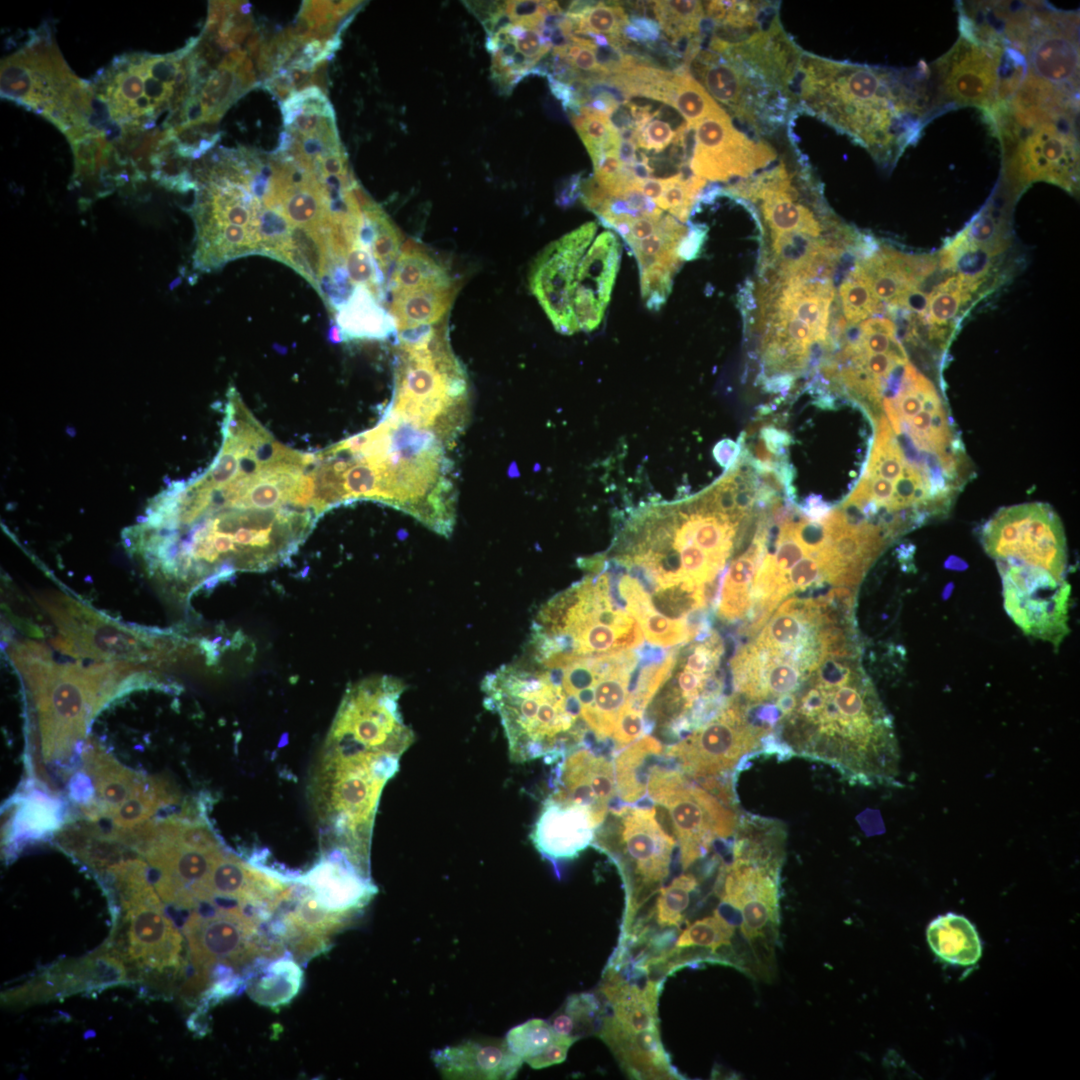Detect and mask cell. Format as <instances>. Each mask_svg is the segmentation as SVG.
Here are the masks:
<instances>
[{
    "instance_id": "obj_25",
    "label": "cell",
    "mask_w": 1080,
    "mask_h": 1080,
    "mask_svg": "<svg viewBox=\"0 0 1080 1080\" xmlns=\"http://www.w3.org/2000/svg\"><path fill=\"white\" fill-rule=\"evenodd\" d=\"M129 921L130 957L159 972L181 968L182 936L147 880L136 878L120 886Z\"/></svg>"
},
{
    "instance_id": "obj_37",
    "label": "cell",
    "mask_w": 1080,
    "mask_h": 1080,
    "mask_svg": "<svg viewBox=\"0 0 1080 1080\" xmlns=\"http://www.w3.org/2000/svg\"><path fill=\"white\" fill-rule=\"evenodd\" d=\"M766 537V518L760 516L752 544L732 561L720 584L716 605L721 618L735 621L750 611L751 586L765 553Z\"/></svg>"
},
{
    "instance_id": "obj_50",
    "label": "cell",
    "mask_w": 1080,
    "mask_h": 1080,
    "mask_svg": "<svg viewBox=\"0 0 1080 1080\" xmlns=\"http://www.w3.org/2000/svg\"><path fill=\"white\" fill-rule=\"evenodd\" d=\"M839 291L844 315L851 324L864 321L883 308L857 265L841 283Z\"/></svg>"
},
{
    "instance_id": "obj_22",
    "label": "cell",
    "mask_w": 1080,
    "mask_h": 1080,
    "mask_svg": "<svg viewBox=\"0 0 1080 1080\" xmlns=\"http://www.w3.org/2000/svg\"><path fill=\"white\" fill-rule=\"evenodd\" d=\"M777 156L767 141L740 131L724 111L694 127L689 168L693 175L709 181L746 179L768 167Z\"/></svg>"
},
{
    "instance_id": "obj_10",
    "label": "cell",
    "mask_w": 1080,
    "mask_h": 1080,
    "mask_svg": "<svg viewBox=\"0 0 1080 1080\" xmlns=\"http://www.w3.org/2000/svg\"><path fill=\"white\" fill-rule=\"evenodd\" d=\"M960 36L951 49L928 65L937 115L975 107L988 118L1004 106L1027 74L1024 57L987 26L959 16Z\"/></svg>"
},
{
    "instance_id": "obj_34",
    "label": "cell",
    "mask_w": 1080,
    "mask_h": 1080,
    "mask_svg": "<svg viewBox=\"0 0 1080 1080\" xmlns=\"http://www.w3.org/2000/svg\"><path fill=\"white\" fill-rule=\"evenodd\" d=\"M450 276L417 287L390 292V315L396 330L433 327L445 317L457 292Z\"/></svg>"
},
{
    "instance_id": "obj_38",
    "label": "cell",
    "mask_w": 1080,
    "mask_h": 1080,
    "mask_svg": "<svg viewBox=\"0 0 1080 1080\" xmlns=\"http://www.w3.org/2000/svg\"><path fill=\"white\" fill-rule=\"evenodd\" d=\"M281 112L284 126L292 134L339 140L333 107L318 87L293 93L281 102Z\"/></svg>"
},
{
    "instance_id": "obj_2",
    "label": "cell",
    "mask_w": 1080,
    "mask_h": 1080,
    "mask_svg": "<svg viewBox=\"0 0 1080 1080\" xmlns=\"http://www.w3.org/2000/svg\"><path fill=\"white\" fill-rule=\"evenodd\" d=\"M451 447L387 408L376 427L317 453L315 480L332 507L372 499L450 536L456 519Z\"/></svg>"
},
{
    "instance_id": "obj_16",
    "label": "cell",
    "mask_w": 1080,
    "mask_h": 1080,
    "mask_svg": "<svg viewBox=\"0 0 1080 1080\" xmlns=\"http://www.w3.org/2000/svg\"><path fill=\"white\" fill-rule=\"evenodd\" d=\"M37 601L58 627L52 644L64 654L136 665L164 661L171 653L162 638L120 625L63 593H44Z\"/></svg>"
},
{
    "instance_id": "obj_19",
    "label": "cell",
    "mask_w": 1080,
    "mask_h": 1080,
    "mask_svg": "<svg viewBox=\"0 0 1080 1080\" xmlns=\"http://www.w3.org/2000/svg\"><path fill=\"white\" fill-rule=\"evenodd\" d=\"M689 72L723 109L758 134L774 131L794 106L785 95L708 48L700 49Z\"/></svg>"
},
{
    "instance_id": "obj_9",
    "label": "cell",
    "mask_w": 1080,
    "mask_h": 1080,
    "mask_svg": "<svg viewBox=\"0 0 1080 1080\" xmlns=\"http://www.w3.org/2000/svg\"><path fill=\"white\" fill-rule=\"evenodd\" d=\"M10 655L36 699L47 757L82 737L118 681L135 669L129 663L58 664L47 648L34 642L18 645Z\"/></svg>"
},
{
    "instance_id": "obj_18",
    "label": "cell",
    "mask_w": 1080,
    "mask_h": 1080,
    "mask_svg": "<svg viewBox=\"0 0 1080 1080\" xmlns=\"http://www.w3.org/2000/svg\"><path fill=\"white\" fill-rule=\"evenodd\" d=\"M745 705L734 696L709 720L665 752L693 779L716 778L736 768L763 745L770 728L749 720Z\"/></svg>"
},
{
    "instance_id": "obj_23",
    "label": "cell",
    "mask_w": 1080,
    "mask_h": 1080,
    "mask_svg": "<svg viewBox=\"0 0 1080 1080\" xmlns=\"http://www.w3.org/2000/svg\"><path fill=\"white\" fill-rule=\"evenodd\" d=\"M707 48L797 105L794 90L804 51L785 31L778 9L757 29L733 42L711 36Z\"/></svg>"
},
{
    "instance_id": "obj_55",
    "label": "cell",
    "mask_w": 1080,
    "mask_h": 1080,
    "mask_svg": "<svg viewBox=\"0 0 1080 1080\" xmlns=\"http://www.w3.org/2000/svg\"><path fill=\"white\" fill-rule=\"evenodd\" d=\"M158 793L149 791L143 785L132 797L110 810L115 824L122 828H131L148 819L160 803Z\"/></svg>"
},
{
    "instance_id": "obj_39",
    "label": "cell",
    "mask_w": 1080,
    "mask_h": 1080,
    "mask_svg": "<svg viewBox=\"0 0 1080 1080\" xmlns=\"http://www.w3.org/2000/svg\"><path fill=\"white\" fill-rule=\"evenodd\" d=\"M927 940L933 952L949 964L969 966L981 956L978 933L961 915L948 913L934 919L928 926Z\"/></svg>"
},
{
    "instance_id": "obj_41",
    "label": "cell",
    "mask_w": 1080,
    "mask_h": 1080,
    "mask_svg": "<svg viewBox=\"0 0 1080 1080\" xmlns=\"http://www.w3.org/2000/svg\"><path fill=\"white\" fill-rule=\"evenodd\" d=\"M663 753L662 743L645 734L615 757L616 788L624 802L635 803L645 796L650 771Z\"/></svg>"
},
{
    "instance_id": "obj_51",
    "label": "cell",
    "mask_w": 1080,
    "mask_h": 1080,
    "mask_svg": "<svg viewBox=\"0 0 1080 1080\" xmlns=\"http://www.w3.org/2000/svg\"><path fill=\"white\" fill-rule=\"evenodd\" d=\"M698 881L692 874H681L661 888L656 901V921L661 927L680 926Z\"/></svg>"
},
{
    "instance_id": "obj_12",
    "label": "cell",
    "mask_w": 1080,
    "mask_h": 1080,
    "mask_svg": "<svg viewBox=\"0 0 1080 1080\" xmlns=\"http://www.w3.org/2000/svg\"><path fill=\"white\" fill-rule=\"evenodd\" d=\"M1077 120V114L1001 110L986 121L1001 144L1003 183L1014 195L1036 181L1078 189Z\"/></svg>"
},
{
    "instance_id": "obj_20",
    "label": "cell",
    "mask_w": 1080,
    "mask_h": 1080,
    "mask_svg": "<svg viewBox=\"0 0 1080 1080\" xmlns=\"http://www.w3.org/2000/svg\"><path fill=\"white\" fill-rule=\"evenodd\" d=\"M618 824V849L621 850L627 891L626 919L641 904L643 897L660 891L668 876L676 840L664 831L657 820L655 807L623 806L611 809Z\"/></svg>"
},
{
    "instance_id": "obj_61",
    "label": "cell",
    "mask_w": 1080,
    "mask_h": 1080,
    "mask_svg": "<svg viewBox=\"0 0 1080 1080\" xmlns=\"http://www.w3.org/2000/svg\"><path fill=\"white\" fill-rule=\"evenodd\" d=\"M741 453V442L731 439L719 441L713 448V456L716 462L726 471L735 465Z\"/></svg>"
},
{
    "instance_id": "obj_27",
    "label": "cell",
    "mask_w": 1080,
    "mask_h": 1080,
    "mask_svg": "<svg viewBox=\"0 0 1080 1080\" xmlns=\"http://www.w3.org/2000/svg\"><path fill=\"white\" fill-rule=\"evenodd\" d=\"M550 787V797L585 807L599 826L617 792L611 761L583 748L563 756L553 771Z\"/></svg>"
},
{
    "instance_id": "obj_47",
    "label": "cell",
    "mask_w": 1080,
    "mask_h": 1080,
    "mask_svg": "<svg viewBox=\"0 0 1080 1080\" xmlns=\"http://www.w3.org/2000/svg\"><path fill=\"white\" fill-rule=\"evenodd\" d=\"M573 23V33H594L607 36L610 42L623 48L628 41L623 30L629 18L620 4L596 2L579 14H565ZM571 36V35H570Z\"/></svg>"
},
{
    "instance_id": "obj_52",
    "label": "cell",
    "mask_w": 1080,
    "mask_h": 1080,
    "mask_svg": "<svg viewBox=\"0 0 1080 1080\" xmlns=\"http://www.w3.org/2000/svg\"><path fill=\"white\" fill-rule=\"evenodd\" d=\"M735 926L726 921L716 911L713 916L695 921L682 931L676 940V949L688 947L710 948L712 951L728 946L734 935Z\"/></svg>"
},
{
    "instance_id": "obj_5",
    "label": "cell",
    "mask_w": 1080,
    "mask_h": 1080,
    "mask_svg": "<svg viewBox=\"0 0 1080 1080\" xmlns=\"http://www.w3.org/2000/svg\"><path fill=\"white\" fill-rule=\"evenodd\" d=\"M779 721L776 751L827 763L853 784L898 785L893 721L862 669L836 685L811 679Z\"/></svg>"
},
{
    "instance_id": "obj_56",
    "label": "cell",
    "mask_w": 1080,
    "mask_h": 1080,
    "mask_svg": "<svg viewBox=\"0 0 1080 1080\" xmlns=\"http://www.w3.org/2000/svg\"><path fill=\"white\" fill-rule=\"evenodd\" d=\"M825 580L824 565L819 552H810L799 560L787 573L785 585L788 594L805 590Z\"/></svg>"
},
{
    "instance_id": "obj_57",
    "label": "cell",
    "mask_w": 1080,
    "mask_h": 1080,
    "mask_svg": "<svg viewBox=\"0 0 1080 1080\" xmlns=\"http://www.w3.org/2000/svg\"><path fill=\"white\" fill-rule=\"evenodd\" d=\"M644 713L625 705L617 720L612 738L619 751L634 742L645 732Z\"/></svg>"
},
{
    "instance_id": "obj_6",
    "label": "cell",
    "mask_w": 1080,
    "mask_h": 1080,
    "mask_svg": "<svg viewBox=\"0 0 1080 1080\" xmlns=\"http://www.w3.org/2000/svg\"><path fill=\"white\" fill-rule=\"evenodd\" d=\"M484 705L499 716L513 762L554 761L583 737L560 686L523 653L485 676Z\"/></svg>"
},
{
    "instance_id": "obj_30",
    "label": "cell",
    "mask_w": 1080,
    "mask_h": 1080,
    "mask_svg": "<svg viewBox=\"0 0 1080 1080\" xmlns=\"http://www.w3.org/2000/svg\"><path fill=\"white\" fill-rule=\"evenodd\" d=\"M599 825L583 806L548 796L536 818L530 839L543 858L557 867L577 858L595 839Z\"/></svg>"
},
{
    "instance_id": "obj_8",
    "label": "cell",
    "mask_w": 1080,
    "mask_h": 1080,
    "mask_svg": "<svg viewBox=\"0 0 1080 1080\" xmlns=\"http://www.w3.org/2000/svg\"><path fill=\"white\" fill-rule=\"evenodd\" d=\"M643 632L616 600L602 566L539 609L526 646L566 656H598L638 648Z\"/></svg>"
},
{
    "instance_id": "obj_29",
    "label": "cell",
    "mask_w": 1080,
    "mask_h": 1080,
    "mask_svg": "<svg viewBox=\"0 0 1080 1080\" xmlns=\"http://www.w3.org/2000/svg\"><path fill=\"white\" fill-rule=\"evenodd\" d=\"M778 892V874L744 866L728 875L720 898L740 913L741 931L748 941H771L778 925Z\"/></svg>"
},
{
    "instance_id": "obj_48",
    "label": "cell",
    "mask_w": 1080,
    "mask_h": 1080,
    "mask_svg": "<svg viewBox=\"0 0 1080 1080\" xmlns=\"http://www.w3.org/2000/svg\"><path fill=\"white\" fill-rule=\"evenodd\" d=\"M599 1013L597 998L590 993H579L569 996L549 1023L555 1035L579 1039L592 1029Z\"/></svg>"
},
{
    "instance_id": "obj_28",
    "label": "cell",
    "mask_w": 1080,
    "mask_h": 1080,
    "mask_svg": "<svg viewBox=\"0 0 1080 1080\" xmlns=\"http://www.w3.org/2000/svg\"><path fill=\"white\" fill-rule=\"evenodd\" d=\"M620 260V245L611 231H603L578 262L572 291V312L579 331L590 332L601 323L610 300Z\"/></svg>"
},
{
    "instance_id": "obj_21",
    "label": "cell",
    "mask_w": 1080,
    "mask_h": 1080,
    "mask_svg": "<svg viewBox=\"0 0 1080 1080\" xmlns=\"http://www.w3.org/2000/svg\"><path fill=\"white\" fill-rule=\"evenodd\" d=\"M1004 607L1027 635L1058 648L1068 634L1070 585L1041 569L997 563Z\"/></svg>"
},
{
    "instance_id": "obj_14",
    "label": "cell",
    "mask_w": 1080,
    "mask_h": 1080,
    "mask_svg": "<svg viewBox=\"0 0 1080 1080\" xmlns=\"http://www.w3.org/2000/svg\"><path fill=\"white\" fill-rule=\"evenodd\" d=\"M263 922L238 905L219 906L206 914L193 912L183 927L195 970L185 991L197 993L205 988L214 967L225 966L233 972L260 960L281 957L285 946L278 937L267 935Z\"/></svg>"
},
{
    "instance_id": "obj_35",
    "label": "cell",
    "mask_w": 1080,
    "mask_h": 1080,
    "mask_svg": "<svg viewBox=\"0 0 1080 1080\" xmlns=\"http://www.w3.org/2000/svg\"><path fill=\"white\" fill-rule=\"evenodd\" d=\"M663 980L648 981L643 988L611 972L601 987L612 1015L605 1021L627 1033L658 1028L657 1001Z\"/></svg>"
},
{
    "instance_id": "obj_4",
    "label": "cell",
    "mask_w": 1080,
    "mask_h": 1080,
    "mask_svg": "<svg viewBox=\"0 0 1080 1080\" xmlns=\"http://www.w3.org/2000/svg\"><path fill=\"white\" fill-rule=\"evenodd\" d=\"M198 37L166 53L116 56L89 81L91 113L77 140H98L125 167L143 169L184 123Z\"/></svg>"
},
{
    "instance_id": "obj_60",
    "label": "cell",
    "mask_w": 1080,
    "mask_h": 1080,
    "mask_svg": "<svg viewBox=\"0 0 1080 1080\" xmlns=\"http://www.w3.org/2000/svg\"><path fill=\"white\" fill-rule=\"evenodd\" d=\"M627 41L650 46L660 38V27L656 20L644 15H632L623 30Z\"/></svg>"
},
{
    "instance_id": "obj_59",
    "label": "cell",
    "mask_w": 1080,
    "mask_h": 1080,
    "mask_svg": "<svg viewBox=\"0 0 1080 1080\" xmlns=\"http://www.w3.org/2000/svg\"><path fill=\"white\" fill-rule=\"evenodd\" d=\"M578 1039L555 1035L553 1040L537 1055L526 1063L533 1069L547 1068L565 1061L569 1048Z\"/></svg>"
},
{
    "instance_id": "obj_49",
    "label": "cell",
    "mask_w": 1080,
    "mask_h": 1080,
    "mask_svg": "<svg viewBox=\"0 0 1080 1080\" xmlns=\"http://www.w3.org/2000/svg\"><path fill=\"white\" fill-rule=\"evenodd\" d=\"M93 773L98 794L103 802L109 804L110 810L132 797L143 786L131 771L114 761H108L107 757H98Z\"/></svg>"
},
{
    "instance_id": "obj_26",
    "label": "cell",
    "mask_w": 1080,
    "mask_h": 1080,
    "mask_svg": "<svg viewBox=\"0 0 1080 1080\" xmlns=\"http://www.w3.org/2000/svg\"><path fill=\"white\" fill-rule=\"evenodd\" d=\"M592 680L575 700L579 718L599 740L612 737L632 691L641 656L636 651L592 656Z\"/></svg>"
},
{
    "instance_id": "obj_54",
    "label": "cell",
    "mask_w": 1080,
    "mask_h": 1080,
    "mask_svg": "<svg viewBox=\"0 0 1080 1080\" xmlns=\"http://www.w3.org/2000/svg\"><path fill=\"white\" fill-rule=\"evenodd\" d=\"M376 233L371 245L372 255L387 278L391 274L401 250L399 230L379 207L375 214Z\"/></svg>"
},
{
    "instance_id": "obj_42",
    "label": "cell",
    "mask_w": 1080,
    "mask_h": 1080,
    "mask_svg": "<svg viewBox=\"0 0 1080 1080\" xmlns=\"http://www.w3.org/2000/svg\"><path fill=\"white\" fill-rule=\"evenodd\" d=\"M302 970L294 958L274 959L248 985V993L259 1004L278 1007L287 1004L299 992Z\"/></svg>"
},
{
    "instance_id": "obj_15",
    "label": "cell",
    "mask_w": 1080,
    "mask_h": 1080,
    "mask_svg": "<svg viewBox=\"0 0 1080 1080\" xmlns=\"http://www.w3.org/2000/svg\"><path fill=\"white\" fill-rule=\"evenodd\" d=\"M647 790L649 798L669 813L683 870L704 857L715 841L736 831L738 819L729 790H710L679 769L657 764L650 771Z\"/></svg>"
},
{
    "instance_id": "obj_40",
    "label": "cell",
    "mask_w": 1080,
    "mask_h": 1080,
    "mask_svg": "<svg viewBox=\"0 0 1080 1080\" xmlns=\"http://www.w3.org/2000/svg\"><path fill=\"white\" fill-rule=\"evenodd\" d=\"M337 312L336 320L343 339H385L397 331L390 312L363 287L355 288Z\"/></svg>"
},
{
    "instance_id": "obj_45",
    "label": "cell",
    "mask_w": 1080,
    "mask_h": 1080,
    "mask_svg": "<svg viewBox=\"0 0 1080 1080\" xmlns=\"http://www.w3.org/2000/svg\"><path fill=\"white\" fill-rule=\"evenodd\" d=\"M571 122L596 167L605 153L619 150L621 137L610 117L588 106H582Z\"/></svg>"
},
{
    "instance_id": "obj_46",
    "label": "cell",
    "mask_w": 1080,
    "mask_h": 1080,
    "mask_svg": "<svg viewBox=\"0 0 1080 1080\" xmlns=\"http://www.w3.org/2000/svg\"><path fill=\"white\" fill-rule=\"evenodd\" d=\"M670 106L676 109L687 125L694 127L703 119L726 111L691 75L689 68L680 65ZM727 112V111H726Z\"/></svg>"
},
{
    "instance_id": "obj_53",
    "label": "cell",
    "mask_w": 1080,
    "mask_h": 1080,
    "mask_svg": "<svg viewBox=\"0 0 1080 1080\" xmlns=\"http://www.w3.org/2000/svg\"><path fill=\"white\" fill-rule=\"evenodd\" d=\"M549 1022L533 1018L511 1028L505 1041L512 1053L523 1062L539 1054L554 1038Z\"/></svg>"
},
{
    "instance_id": "obj_24",
    "label": "cell",
    "mask_w": 1080,
    "mask_h": 1080,
    "mask_svg": "<svg viewBox=\"0 0 1080 1080\" xmlns=\"http://www.w3.org/2000/svg\"><path fill=\"white\" fill-rule=\"evenodd\" d=\"M595 222H587L554 241L537 257L529 286L555 329L578 332L572 312V291L578 262L594 240Z\"/></svg>"
},
{
    "instance_id": "obj_36",
    "label": "cell",
    "mask_w": 1080,
    "mask_h": 1080,
    "mask_svg": "<svg viewBox=\"0 0 1080 1080\" xmlns=\"http://www.w3.org/2000/svg\"><path fill=\"white\" fill-rule=\"evenodd\" d=\"M124 978L125 969L118 959L109 954H99L51 973L47 978L35 981L21 988L19 992H14L13 997L16 1000L44 999L52 996L56 988L59 992L60 986L61 990L70 993L85 988L109 986Z\"/></svg>"
},
{
    "instance_id": "obj_43",
    "label": "cell",
    "mask_w": 1080,
    "mask_h": 1080,
    "mask_svg": "<svg viewBox=\"0 0 1080 1080\" xmlns=\"http://www.w3.org/2000/svg\"><path fill=\"white\" fill-rule=\"evenodd\" d=\"M982 282L962 275L947 278L937 285L926 301L927 319L932 326V337L941 338L945 326L950 325L962 306Z\"/></svg>"
},
{
    "instance_id": "obj_63",
    "label": "cell",
    "mask_w": 1080,
    "mask_h": 1080,
    "mask_svg": "<svg viewBox=\"0 0 1080 1080\" xmlns=\"http://www.w3.org/2000/svg\"><path fill=\"white\" fill-rule=\"evenodd\" d=\"M581 174L573 175L560 195L561 204H570L579 195Z\"/></svg>"
},
{
    "instance_id": "obj_7",
    "label": "cell",
    "mask_w": 1080,
    "mask_h": 1080,
    "mask_svg": "<svg viewBox=\"0 0 1080 1080\" xmlns=\"http://www.w3.org/2000/svg\"><path fill=\"white\" fill-rule=\"evenodd\" d=\"M398 334L389 407L453 447L468 422L469 386L446 330L433 326Z\"/></svg>"
},
{
    "instance_id": "obj_1",
    "label": "cell",
    "mask_w": 1080,
    "mask_h": 1080,
    "mask_svg": "<svg viewBox=\"0 0 1080 1080\" xmlns=\"http://www.w3.org/2000/svg\"><path fill=\"white\" fill-rule=\"evenodd\" d=\"M159 514L185 535L165 566L196 584L267 570L297 550L319 517L280 507L259 480L244 477L179 487L163 498Z\"/></svg>"
},
{
    "instance_id": "obj_3",
    "label": "cell",
    "mask_w": 1080,
    "mask_h": 1080,
    "mask_svg": "<svg viewBox=\"0 0 1080 1080\" xmlns=\"http://www.w3.org/2000/svg\"><path fill=\"white\" fill-rule=\"evenodd\" d=\"M797 104L894 166L937 115L928 65L893 69L803 52L795 84Z\"/></svg>"
},
{
    "instance_id": "obj_62",
    "label": "cell",
    "mask_w": 1080,
    "mask_h": 1080,
    "mask_svg": "<svg viewBox=\"0 0 1080 1080\" xmlns=\"http://www.w3.org/2000/svg\"><path fill=\"white\" fill-rule=\"evenodd\" d=\"M637 151V145L634 139H621L618 154L620 161L625 167L630 168L636 163Z\"/></svg>"
},
{
    "instance_id": "obj_32",
    "label": "cell",
    "mask_w": 1080,
    "mask_h": 1080,
    "mask_svg": "<svg viewBox=\"0 0 1080 1080\" xmlns=\"http://www.w3.org/2000/svg\"><path fill=\"white\" fill-rule=\"evenodd\" d=\"M856 265L880 301L901 307L933 271L935 262L928 256L908 255L883 247Z\"/></svg>"
},
{
    "instance_id": "obj_11",
    "label": "cell",
    "mask_w": 1080,
    "mask_h": 1080,
    "mask_svg": "<svg viewBox=\"0 0 1080 1080\" xmlns=\"http://www.w3.org/2000/svg\"><path fill=\"white\" fill-rule=\"evenodd\" d=\"M1 62V97L37 113L66 135L79 138L91 113L89 81L64 60L46 24Z\"/></svg>"
},
{
    "instance_id": "obj_13",
    "label": "cell",
    "mask_w": 1080,
    "mask_h": 1080,
    "mask_svg": "<svg viewBox=\"0 0 1080 1080\" xmlns=\"http://www.w3.org/2000/svg\"><path fill=\"white\" fill-rule=\"evenodd\" d=\"M980 14L1025 59L1027 74L1079 92V14L1044 2H986Z\"/></svg>"
},
{
    "instance_id": "obj_31",
    "label": "cell",
    "mask_w": 1080,
    "mask_h": 1080,
    "mask_svg": "<svg viewBox=\"0 0 1080 1080\" xmlns=\"http://www.w3.org/2000/svg\"><path fill=\"white\" fill-rule=\"evenodd\" d=\"M431 1057L445 1079H511L523 1064L505 1039L467 1040L435 1050Z\"/></svg>"
},
{
    "instance_id": "obj_58",
    "label": "cell",
    "mask_w": 1080,
    "mask_h": 1080,
    "mask_svg": "<svg viewBox=\"0 0 1080 1080\" xmlns=\"http://www.w3.org/2000/svg\"><path fill=\"white\" fill-rule=\"evenodd\" d=\"M674 137L675 131H673L668 122L660 119H652L637 134L636 145L645 150L661 152L673 142Z\"/></svg>"
},
{
    "instance_id": "obj_44",
    "label": "cell",
    "mask_w": 1080,
    "mask_h": 1080,
    "mask_svg": "<svg viewBox=\"0 0 1080 1080\" xmlns=\"http://www.w3.org/2000/svg\"><path fill=\"white\" fill-rule=\"evenodd\" d=\"M1007 211L996 196L960 232L964 240L990 258L1004 251L1008 244Z\"/></svg>"
},
{
    "instance_id": "obj_33",
    "label": "cell",
    "mask_w": 1080,
    "mask_h": 1080,
    "mask_svg": "<svg viewBox=\"0 0 1080 1080\" xmlns=\"http://www.w3.org/2000/svg\"><path fill=\"white\" fill-rule=\"evenodd\" d=\"M599 1037L635 1079H678L661 1042L658 1028L627 1033L603 1020Z\"/></svg>"
},
{
    "instance_id": "obj_17",
    "label": "cell",
    "mask_w": 1080,
    "mask_h": 1080,
    "mask_svg": "<svg viewBox=\"0 0 1080 1080\" xmlns=\"http://www.w3.org/2000/svg\"><path fill=\"white\" fill-rule=\"evenodd\" d=\"M981 542L996 563L1022 565L1066 580L1067 548L1058 515L1044 503L997 511L982 527Z\"/></svg>"
}]
</instances>
